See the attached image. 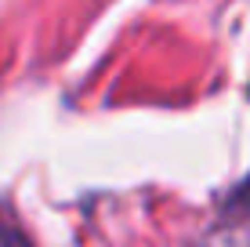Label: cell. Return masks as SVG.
Returning a JSON list of instances; mask_svg holds the SVG:
<instances>
[{
	"label": "cell",
	"instance_id": "1",
	"mask_svg": "<svg viewBox=\"0 0 250 247\" xmlns=\"http://www.w3.org/2000/svg\"><path fill=\"white\" fill-rule=\"evenodd\" d=\"M0 247H33L29 233L22 229L19 215H15V207L0 197Z\"/></svg>",
	"mask_w": 250,
	"mask_h": 247
}]
</instances>
